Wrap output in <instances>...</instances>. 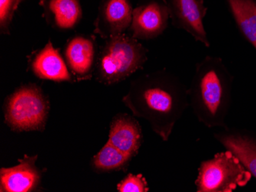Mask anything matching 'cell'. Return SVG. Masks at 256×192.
<instances>
[{
    "instance_id": "cell-1",
    "label": "cell",
    "mask_w": 256,
    "mask_h": 192,
    "mask_svg": "<svg viewBox=\"0 0 256 192\" xmlns=\"http://www.w3.org/2000/svg\"><path fill=\"white\" fill-rule=\"evenodd\" d=\"M122 101L134 116L146 120L164 141L169 140L190 104L188 90L176 76L166 71L134 80Z\"/></svg>"
},
{
    "instance_id": "cell-2",
    "label": "cell",
    "mask_w": 256,
    "mask_h": 192,
    "mask_svg": "<svg viewBox=\"0 0 256 192\" xmlns=\"http://www.w3.org/2000/svg\"><path fill=\"white\" fill-rule=\"evenodd\" d=\"M228 79L220 58L206 56L197 63L190 88V104L197 120L208 127H225Z\"/></svg>"
},
{
    "instance_id": "cell-3",
    "label": "cell",
    "mask_w": 256,
    "mask_h": 192,
    "mask_svg": "<svg viewBox=\"0 0 256 192\" xmlns=\"http://www.w3.org/2000/svg\"><path fill=\"white\" fill-rule=\"evenodd\" d=\"M148 53L138 39L124 33L108 38L98 57L96 79L106 84L124 81L143 67Z\"/></svg>"
},
{
    "instance_id": "cell-4",
    "label": "cell",
    "mask_w": 256,
    "mask_h": 192,
    "mask_svg": "<svg viewBox=\"0 0 256 192\" xmlns=\"http://www.w3.org/2000/svg\"><path fill=\"white\" fill-rule=\"evenodd\" d=\"M50 112V102L36 84L22 86L6 103L7 125L17 132L44 130Z\"/></svg>"
},
{
    "instance_id": "cell-5",
    "label": "cell",
    "mask_w": 256,
    "mask_h": 192,
    "mask_svg": "<svg viewBox=\"0 0 256 192\" xmlns=\"http://www.w3.org/2000/svg\"><path fill=\"white\" fill-rule=\"evenodd\" d=\"M251 177L236 156L227 150L201 163L195 185L197 192H232L246 186Z\"/></svg>"
},
{
    "instance_id": "cell-6",
    "label": "cell",
    "mask_w": 256,
    "mask_h": 192,
    "mask_svg": "<svg viewBox=\"0 0 256 192\" xmlns=\"http://www.w3.org/2000/svg\"><path fill=\"white\" fill-rule=\"evenodd\" d=\"M169 19L168 0H140L129 28L132 36L138 40L154 39L166 30Z\"/></svg>"
},
{
    "instance_id": "cell-7",
    "label": "cell",
    "mask_w": 256,
    "mask_h": 192,
    "mask_svg": "<svg viewBox=\"0 0 256 192\" xmlns=\"http://www.w3.org/2000/svg\"><path fill=\"white\" fill-rule=\"evenodd\" d=\"M170 18L176 28L184 30L196 41L210 46L204 19L208 8L204 0H168Z\"/></svg>"
},
{
    "instance_id": "cell-8",
    "label": "cell",
    "mask_w": 256,
    "mask_h": 192,
    "mask_svg": "<svg viewBox=\"0 0 256 192\" xmlns=\"http://www.w3.org/2000/svg\"><path fill=\"white\" fill-rule=\"evenodd\" d=\"M130 0H102L94 21V32L108 38L124 34L133 18Z\"/></svg>"
},
{
    "instance_id": "cell-9",
    "label": "cell",
    "mask_w": 256,
    "mask_h": 192,
    "mask_svg": "<svg viewBox=\"0 0 256 192\" xmlns=\"http://www.w3.org/2000/svg\"><path fill=\"white\" fill-rule=\"evenodd\" d=\"M37 156H25L14 167L2 168L0 189L2 192H33L40 186L42 174L36 167Z\"/></svg>"
},
{
    "instance_id": "cell-10",
    "label": "cell",
    "mask_w": 256,
    "mask_h": 192,
    "mask_svg": "<svg viewBox=\"0 0 256 192\" xmlns=\"http://www.w3.org/2000/svg\"><path fill=\"white\" fill-rule=\"evenodd\" d=\"M143 142L142 127L138 120L126 114H118L112 120L108 143L125 154L134 157Z\"/></svg>"
},
{
    "instance_id": "cell-11",
    "label": "cell",
    "mask_w": 256,
    "mask_h": 192,
    "mask_svg": "<svg viewBox=\"0 0 256 192\" xmlns=\"http://www.w3.org/2000/svg\"><path fill=\"white\" fill-rule=\"evenodd\" d=\"M64 57L69 68L79 78L92 74L96 64V45L92 38L76 36L68 43Z\"/></svg>"
},
{
    "instance_id": "cell-12",
    "label": "cell",
    "mask_w": 256,
    "mask_h": 192,
    "mask_svg": "<svg viewBox=\"0 0 256 192\" xmlns=\"http://www.w3.org/2000/svg\"><path fill=\"white\" fill-rule=\"evenodd\" d=\"M32 70L34 75L44 80L54 81L72 80L71 74L64 60L50 41L34 57L32 62Z\"/></svg>"
},
{
    "instance_id": "cell-13",
    "label": "cell",
    "mask_w": 256,
    "mask_h": 192,
    "mask_svg": "<svg viewBox=\"0 0 256 192\" xmlns=\"http://www.w3.org/2000/svg\"><path fill=\"white\" fill-rule=\"evenodd\" d=\"M46 18L60 29L74 28L82 15L79 0H40Z\"/></svg>"
},
{
    "instance_id": "cell-14",
    "label": "cell",
    "mask_w": 256,
    "mask_h": 192,
    "mask_svg": "<svg viewBox=\"0 0 256 192\" xmlns=\"http://www.w3.org/2000/svg\"><path fill=\"white\" fill-rule=\"evenodd\" d=\"M215 137L256 178V140L236 133H216Z\"/></svg>"
},
{
    "instance_id": "cell-15",
    "label": "cell",
    "mask_w": 256,
    "mask_h": 192,
    "mask_svg": "<svg viewBox=\"0 0 256 192\" xmlns=\"http://www.w3.org/2000/svg\"><path fill=\"white\" fill-rule=\"evenodd\" d=\"M241 31L256 49V2L254 0H227Z\"/></svg>"
},
{
    "instance_id": "cell-16",
    "label": "cell",
    "mask_w": 256,
    "mask_h": 192,
    "mask_svg": "<svg viewBox=\"0 0 256 192\" xmlns=\"http://www.w3.org/2000/svg\"><path fill=\"white\" fill-rule=\"evenodd\" d=\"M132 156L125 154L108 142L92 160V166L98 172L125 170L132 160Z\"/></svg>"
},
{
    "instance_id": "cell-17",
    "label": "cell",
    "mask_w": 256,
    "mask_h": 192,
    "mask_svg": "<svg viewBox=\"0 0 256 192\" xmlns=\"http://www.w3.org/2000/svg\"><path fill=\"white\" fill-rule=\"evenodd\" d=\"M23 0H0V30L10 34V27L14 14Z\"/></svg>"
},
{
    "instance_id": "cell-18",
    "label": "cell",
    "mask_w": 256,
    "mask_h": 192,
    "mask_svg": "<svg viewBox=\"0 0 256 192\" xmlns=\"http://www.w3.org/2000/svg\"><path fill=\"white\" fill-rule=\"evenodd\" d=\"M120 192H148L149 189L146 179L142 175L129 174L118 185Z\"/></svg>"
}]
</instances>
